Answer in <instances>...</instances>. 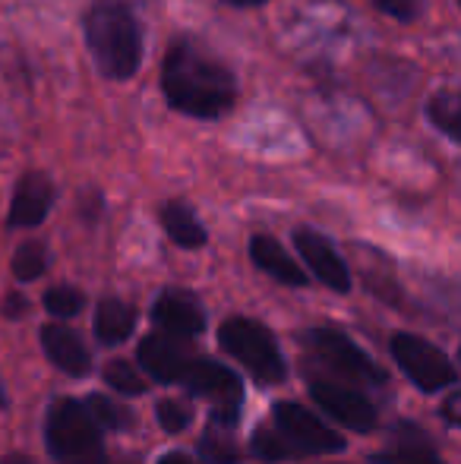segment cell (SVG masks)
I'll use <instances>...</instances> for the list:
<instances>
[{"label":"cell","mask_w":461,"mask_h":464,"mask_svg":"<svg viewBox=\"0 0 461 464\" xmlns=\"http://www.w3.org/2000/svg\"><path fill=\"white\" fill-rule=\"evenodd\" d=\"M307 348L320 357L326 367H332L341 376H351L357 382H367V385H382L386 382V370L367 354L360 351L348 335H341L339 329H310L303 335Z\"/></svg>","instance_id":"obj_8"},{"label":"cell","mask_w":461,"mask_h":464,"mask_svg":"<svg viewBox=\"0 0 461 464\" xmlns=\"http://www.w3.org/2000/svg\"><path fill=\"white\" fill-rule=\"evenodd\" d=\"M392 357L399 363V370L427 395L452 389L458 382V372L449 357L437 344H430L420 335H411V332H399L392 338Z\"/></svg>","instance_id":"obj_5"},{"label":"cell","mask_w":461,"mask_h":464,"mask_svg":"<svg viewBox=\"0 0 461 464\" xmlns=\"http://www.w3.org/2000/svg\"><path fill=\"white\" fill-rule=\"evenodd\" d=\"M427 121L439 130L449 142H458V92L446 89V92H437L427 102Z\"/></svg>","instance_id":"obj_19"},{"label":"cell","mask_w":461,"mask_h":464,"mask_svg":"<svg viewBox=\"0 0 461 464\" xmlns=\"http://www.w3.org/2000/svg\"><path fill=\"white\" fill-rule=\"evenodd\" d=\"M111 464H139V459H130V455H120V459L111 461Z\"/></svg>","instance_id":"obj_33"},{"label":"cell","mask_w":461,"mask_h":464,"mask_svg":"<svg viewBox=\"0 0 461 464\" xmlns=\"http://www.w3.org/2000/svg\"><path fill=\"white\" fill-rule=\"evenodd\" d=\"M0 408H4V385H0Z\"/></svg>","instance_id":"obj_34"},{"label":"cell","mask_w":461,"mask_h":464,"mask_svg":"<svg viewBox=\"0 0 461 464\" xmlns=\"http://www.w3.org/2000/svg\"><path fill=\"white\" fill-rule=\"evenodd\" d=\"M44 310L54 319H73L82 310V294L76 287L57 285L51 291H44Z\"/></svg>","instance_id":"obj_24"},{"label":"cell","mask_w":461,"mask_h":464,"mask_svg":"<svg viewBox=\"0 0 461 464\" xmlns=\"http://www.w3.org/2000/svg\"><path fill=\"white\" fill-rule=\"evenodd\" d=\"M222 4H228V6H237V10H256V6L269 4V0H222Z\"/></svg>","instance_id":"obj_30"},{"label":"cell","mask_w":461,"mask_h":464,"mask_svg":"<svg viewBox=\"0 0 461 464\" xmlns=\"http://www.w3.org/2000/svg\"><path fill=\"white\" fill-rule=\"evenodd\" d=\"M82 32L101 76L123 82L139 73L146 44L133 0H92L82 16Z\"/></svg>","instance_id":"obj_2"},{"label":"cell","mask_w":461,"mask_h":464,"mask_svg":"<svg viewBox=\"0 0 461 464\" xmlns=\"http://www.w3.org/2000/svg\"><path fill=\"white\" fill-rule=\"evenodd\" d=\"M161 92L178 114L218 121L237 102V76L193 38H178L161 63Z\"/></svg>","instance_id":"obj_1"},{"label":"cell","mask_w":461,"mask_h":464,"mask_svg":"<svg viewBox=\"0 0 461 464\" xmlns=\"http://www.w3.org/2000/svg\"><path fill=\"white\" fill-rule=\"evenodd\" d=\"M180 382H184L197 398H209L212 423H216V427H222V430L237 427L240 398H244L237 372L228 370L225 363H216V361H193Z\"/></svg>","instance_id":"obj_6"},{"label":"cell","mask_w":461,"mask_h":464,"mask_svg":"<svg viewBox=\"0 0 461 464\" xmlns=\"http://www.w3.org/2000/svg\"><path fill=\"white\" fill-rule=\"evenodd\" d=\"M253 455H256L259 461H288L294 459V452H291V446L282 440V433L272 427H259L256 433H253V442H250Z\"/></svg>","instance_id":"obj_22"},{"label":"cell","mask_w":461,"mask_h":464,"mask_svg":"<svg viewBox=\"0 0 461 464\" xmlns=\"http://www.w3.org/2000/svg\"><path fill=\"white\" fill-rule=\"evenodd\" d=\"M155 417H158L161 430H168V433H180V430L190 427L193 411L187 408L184 401H174V398H165V401H158V408H155Z\"/></svg>","instance_id":"obj_26"},{"label":"cell","mask_w":461,"mask_h":464,"mask_svg":"<svg viewBox=\"0 0 461 464\" xmlns=\"http://www.w3.org/2000/svg\"><path fill=\"white\" fill-rule=\"evenodd\" d=\"M199 452H203L206 464H237L240 449L234 446L231 436L218 433V430H206V436L199 440Z\"/></svg>","instance_id":"obj_23"},{"label":"cell","mask_w":461,"mask_h":464,"mask_svg":"<svg viewBox=\"0 0 461 464\" xmlns=\"http://www.w3.org/2000/svg\"><path fill=\"white\" fill-rule=\"evenodd\" d=\"M25 306H29V304H25V297H19V294H10V297L4 300V313H6V316H13V319L23 316Z\"/></svg>","instance_id":"obj_28"},{"label":"cell","mask_w":461,"mask_h":464,"mask_svg":"<svg viewBox=\"0 0 461 464\" xmlns=\"http://www.w3.org/2000/svg\"><path fill=\"white\" fill-rule=\"evenodd\" d=\"M373 464H446L439 459V452L430 446L420 430L414 427H401L399 436H395V446L386 449V452H376L370 455Z\"/></svg>","instance_id":"obj_17"},{"label":"cell","mask_w":461,"mask_h":464,"mask_svg":"<svg viewBox=\"0 0 461 464\" xmlns=\"http://www.w3.org/2000/svg\"><path fill=\"white\" fill-rule=\"evenodd\" d=\"M272 420L294 455H335L345 449V436H339L297 401H278L272 408Z\"/></svg>","instance_id":"obj_7"},{"label":"cell","mask_w":461,"mask_h":464,"mask_svg":"<svg viewBox=\"0 0 461 464\" xmlns=\"http://www.w3.org/2000/svg\"><path fill=\"white\" fill-rule=\"evenodd\" d=\"M152 319L161 332L171 338H193L206 329V313L190 294L184 291H165L158 294L152 306Z\"/></svg>","instance_id":"obj_12"},{"label":"cell","mask_w":461,"mask_h":464,"mask_svg":"<svg viewBox=\"0 0 461 464\" xmlns=\"http://www.w3.org/2000/svg\"><path fill=\"white\" fill-rule=\"evenodd\" d=\"M193 357L171 335H149L139 342V367L158 382H180Z\"/></svg>","instance_id":"obj_13"},{"label":"cell","mask_w":461,"mask_h":464,"mask_svg":"<svg viewBox=\"0 0 461 464\" xmlns=\"http://www.w3.org/2000/svg\"><path fill=\"white\" fill-rule=\"evenodd\" d=\"M373 4L399 23H418L427 13V0H373Z\"/></svg>","instance_id":"obj_27"},{"label":"cell","mask_w":461,"mask_h":464,"mask_svg":"<svg viewBox=\"0 0 461 464\" xmlns=\"http://www.w3.org/2000/svg\"><path fill=\"white\" fill-rule=\"evenodd\" d=\"M294 246H297V253H301L303 263H307V269L313 272L322 285L332 287V291H339V294L351 291V272H348L345 259L339 256V250H335L320 231H313V227H297Z\"/></svg>","instance_id":"obj_10"},{"label":"cell","mask_w":461,"mask_h":464,"mask_svg":"<svg viewBox=\"0 0 461 464\" xmlns=\"http://www.w3.org/2000/svg\"><path fill=\"white\" fill-rule=\"evenodd\" d=\"M51 206H54V184L44 171H25L13 189L10 215L6 225L10 227H38L48 218Z\"/></svg>","instance_id":"obj_11"},{"label":"cell","mask_w":461,"mask_h":464,"mask_svg":"<svg viewBox=\"0 0 461 464\" xmlns=\"http://www.w3.org/2000/svg\"><path fill=\"white\" fill-rule=\"evenodd\" d=\"M158 464H197V461H193L190 455H184V452H168Z\"/></svg>","instance_id":"obj_31"},{"label":"cell","mask_w":461,"mask_h":464,"mask_svg":"<svg viewBox=\"0 0 461 464\" xmlns=\"http://www.w3.org/2000/svg\"><path fill=\"white\" fill-rule=\"evenodd\" d=\"M42 348L48 354V361L54 363L57 370H63L67 376H86L92 370V357H89V348L82 344V338L76 335L73 329L61 323H48L42 329Z\"/></svg>","instance_id":"obj_14"},{"label":"cell","mask_w":461,"mask_h":464,"mask_svg":"<svg viewBox=\"0 0 461 464\" xmlns=\"http://www.w3.org/2000/svg\"><path fill=\"white\" fill-rule=\"evenodd\" d=\"M0 464H32L29 459H23V455H13V459H4Z\"/></svg>","instance_id":"obj_32"},{"label":"cell","mask_w":461,"mask_h":464,"mask_svg":"<svg viewBox=\"0 0 461 464\" xmlns=\"http://www.w3.org/2000/svg\"><path fill=\"white\" fill-rule=\"evenodd\" d=\"M218 342L228 351L234 361H240L253 379L265 385H278L288 376V363H284L278 342L272 338V332L265 325H259L256 319L246 316H231L218 329Z\"/></svg>","instance_id":"obj_4"},{"label":"cell","mask_w":461,"mask_h":464,"mask_svg":"<svg viewBox=\"0 0 461 464\" xmlns=\"http://www.w3.org/2000/svg\"><path fill=\"white\" fill-rule=\"evenodd\" d=\"M136 329V310L117 297H108L95 310V335L101 344H123Z\"/></svg>","instance_id":"obj_18"},{"label":"cell","mask_w":461,"mask_h":464,"mask_svg":"<svg viewBox=\"0 0 461 464\" xmlns=\"http://www.w3.org/2000/svg\"><path fill=\"white\" fill-rule=\"evenodd\" d=\"M250 259L259 272H265L269 278L282 281V285H288V287H303L310 281L307 272H303L301 266L288 256V250H284L275 237H269V234H253Z\"/></svg>","instance_id":"obj_15"},{"label":"cell","mask_w":461,"mask_h":464,"mask_svg":"<svg viewBox=\"0 0 461 464\" xmlns=\"http://www.w3.org/2000/svg\"><path fill=\"white\" fill-rule=\"evenodd\" d=\"M310 398L345 430L370 433V430L376 427L373 401H370L363 392L351 389V385L332 382V379H313V382H310Z\"/></svg>","instance_id":"obj_9"},{"label":"cell","mask_w":461,"mask_h":464,"mask_svg":"<svg viewBox=\"0 0 461 464\" xmlns=\"http://www.w3.org/2000/svg\"><path fill=\"white\" fill-rule=\"evenodd\" d=\"M158 215H161V225H165L168 237L178 246H184V250H199V246H206L209 234H206L203 221L197 218V212H193L184 199H168L165 206L158 208Z\"/></svg>","instance_id":"obj_16"},{"label":"cell","mask_w":461,"mask_h":464,"mask_svg":"<svg viewBox=\"0 0 461 464\" xmlns=\"http://www.w3.org/2000/svg\"><path fill=\"white\" fill-rule=\"evenodd\" d=\"M458 395H456V392H452V395H449V401H446V411H443V414H446V420H449V427H458Z\"/></svg>","instance_id":"obj_29"},{"label":"cell","mask_w":461,"mask_h":464,"mask_svg":"<svg viewBox=\"0 0 461 464\" xmlns=\"http://www.w3.org/2000/svg\"><path fill=\"white\" fill-rule=\"evenodd\" d=\"M48 269V250H44L42 240H25L13 253V276L19 281H35L44 276Z\"/></svg>","instance_id":"obj_21"},{"label":"cell","mask_w":461,"mask_h":464,"mask_svg":"<svg viewBox=\"0 0 461 464\" xmlns=\"http://www.w3.org/2000/svg\"><path fill=\"white\" fill-rule=\"evenodd\" d=\"M82 408H86V414L92 417V423L99 430H127L133 423V414L108 395H89Z\"/></svg>","instance_id":"obj_20"},{"label":"cell","mask_w":461,"mask_h":464,"mask_svg":"<svg viewBox=\"0 0 461 464\" xmlns=\"http://www.w3.org/2000/svg\"><path fill=\"white\" fill-rule=\"evenodd\" d=\"M44 442L61 464H108L101 430L86 414L82 401L73 398H61L51 404L44 420Z\"/></svg>","instance_id":"obj_3"},{"label":"cell","mask_w":461,"mask_h":464,"mask_svg":"<svg viewBox=\"0 0 461 464\" xmlns=\"http://www.w3.org/2000/svg\"><path fill=\"white\" fill-rule=\"evenodd\" d=\"M105 382L117 389L120 395H142L146 392V382L142 376L136 372V367L130 361H111L105 367Z\"/></svg>","instance_id":"obj_25"}]
</instances>
